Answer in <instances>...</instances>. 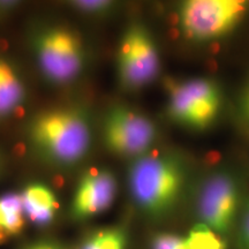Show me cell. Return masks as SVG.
<instances>
[{"label":"cell","mask_w":249,"mask_h":249,"mask_svg":"<svg viewBox=\"0 0 249 249\" xmlns=\"http://www.w3.org/2000/svg\"><path fill=\"white\" fill-rule=\"evenodd\" d=\"M30 139L46 160L67 166L82 160L91 144V127L80 108L46 111L34 120Z\"/></svg>","instance_id":"obj_1"},{"label":"cell","mask_w":249,"mask_h":249,"mask_svg":"<svg viewBox=\"0 0 249 249\" xmlns=\"http://www.w3.org/2000/svg\"><path fill=\"white\" fill-rule=\"evenodd\" d=\"M134 200L150 216L166 214L176 207L185 186V167L172 155L150 154L134 160L129 169Z\"/></svg>","instance_id":"obj_2"},{"label":"cell","mask_w":249,"mask_h":249,"mask_svg":"<svg viewBox=\"0 0 249 249\" xmlns=\"http://www.w3.org/2000/svg\"><path fill=\"white\" fill-rule=\"evenodd\" d=\"M167 113L174 123L203 130L216 123L222 110V93L214 81L192 79L167 86Z\"/></svg>","instance_id":"obj_3"},{"label":"cell","mask_w":249,"mask_h":249,"mask_svg":"<svg viewBox=\"0 0 249 249\" xmlns=\"http://www.w3.org/2000/svg\"><path fill=\"white\" fill-rule=\"evenodd\" d=\"M242 0H189L179 12V23L187 38L209 42L227 35L247 13Z\"/></svg>","instance_id":"obj_4"},{"label":"cell","mask_w":249,"mask_h":249,"mask_svg":"<svg viewBox=\"0 0 249 249\" xmlns=\"http://www.w3.org/2000/svg\"><path fill=\"white\" fill-rule=\"evenodd\" d=\"M40 71L54 83H66L79 75L86 55L82 42L64 27L46 28L35 40Z\"/></svg>","instance_id":"obj_5"},{"label":"cell","mask_w":249,"mask_h":249,"mask_svg":"<svg viewBox=\"0 0 249 249\" xmlns=\"http://www.w3.org/2000/svg\"><path fill=\"white\" fill-rule=\"evenodd\" d=\"M118 76L127 89H139L152 82L160 71V58L154 37L135 23L124 33L118 50Z\"/></svg>","instance_id":"obj_6"},{"label":"cell","mask_w":249,"mask_h":249,"mask_svg":"<svg viewBox=\"0 0 249 249\" xmlns=\"http://www.w3.org/2000/svg\"><path fill=\"white\" fill-rule=\"evenodd\" d=\"M157 135L156 124L148 117L126 107L111 108L103 124V138L108 150L134 160L149 154Z\"/></svg>","instance_id":"obj_7"},{"label":"cell","mask_w":249,"mask_h":249,"mask_svg":"<svg viewBox=\"0 0 249 249\" xmlns=\"http://www.w3.org/2000/svg\"><path fill=\"white\" fill-rule=\"evenodd\" d=\"M239 207V187L231 174H213L204 183L198 198V213L214 232L224 234L234 225Z\"/></svg>","instance_id":"obj_8"},{"label":"cell","mask_w":249,"mask_h":249,"mask_svg":"<svg viewBox=\"0 0 249 249\" xmlns=\"http://www.w3.org/2000/svg\"><path fill=\"white\" fill-rule=\"evenodd\" d=\"M117 194V179L110 170H90L80 180L73 200L77 218L95 216L110 208Z\"/></svg>","instance_id":"obj_9"},{"label":"cell","mask_w":249,"mask_h":249,"mask_svg":"<svg viewBox=\"0 0 249 249\" xmlns=\"http://www.w3.org/2000/svg\"><path fill=\"white\" fill-rule=\"evenodd\" d=\"M21 198L26 217L39 225L51 222L58 210V201L54 193L44 185L35 183L28 186Z\"/></svg>","instance_id":"obj_10"},{"label":"cell","mask_w":249,"mask_h":249,"mask_svg":"<svg viewBox=\"0 0 249 249\" xmlns=\"http://www.w3.org/2000/svg\"><path fill=\"white\" fill-rule=\"evenodd\" d=\"M24 99V87L17 71L0 59V118L13 114Z\"/></svg>","instance_id":"obj_11"},{"label":"cell","mask_w":249,"mask_h":249,"mask_svg":"<svg viewBox=\"0 0 249 249\" xmlns=\"http://www.w3.org/2000/svg\"><path fill=\"white\" fill-rule=\"evenodd\" d=\"M26 223L21 195L7 194L0 197V244L20 234Z\"/></svg>","instance_id":"obj_12"},{"label":"cell","mask_w":249,"mask_h":249,"mask_svg":"<svg viewBox=\"0 0 249 249\" xmlns=\"http://www.w3.org/2000/svg\"><path fill=\"white\" fill-rule=\"evenodd\" d=\"M185 241L191 249H227V242L222 234L203 223L193 226Z\"/></svg>","instance_id":"obj_13"},{"label":"cell","mask_w":249,"mask_h":249,"mask_svg":"<svg viewBox=\"0 0 249 249\" xmlns=\"http://www.w3.org/2000/svg\"><path fill=\"white\" fill-rule=\"evenodd\" d=\"M82 249H126V234L120 229H107L90 236Z\"/></svg>","instance_id":"obj_14"},{"label":"cell","mask_w":249,"mask_h":249,"mask_svg":"<svg viewBox=\"0 0 249 249\" xmlns=\"http://www.w3.org/2000/svg\"><path fill=\"white\" fill-rule=\"evenodd\" d=\"M152 249H191L187 246L185 239L179 236L163 233L158 234L152 241Z\"/></svg>","instance_id":"obj_15"},{"label":"cell","mask_w":249,"mask_h":249,"mask_svg":"<svg viewBox=\"0 0 249 249\" xmlns=\"http://www.w3.org/2000/svg\"><path fill=\"white\" fill-rule=\"evenodd\" d=\"M74 6L86 13L103 14L112 8V2L110 1H75Z\"/></svg>","instance_id":"obj_16"},{"label":"cell","mask_w":249,"mask_h":249,"mask_svg":"<svg viewBox=\"0 0 249 249\" xmlns=\"http://www.w3.org/2000/svg\"><path fill=\"white\" fill-rule=\"evenodd\" d=\"M240 113L244 119L249 124V80L244 87L240 98Z\"/></svg>","instance_id":"obj_17"},{"label":"cell","mask_w":249,"mask_h":249,"mask_svg":"<svg viewBox=\"0 0 249 249\" xmlns=\"http://www.w3.org/2000/svg\"><path fill=\"white\" fill-rule=\"evenodd\" d=\"M242 231H244V240H245V244L247 246V248L249 249V210L247 214H246L245 217V220H244V229H242Z\"/></svg>","instance_id":"obj_18"},{"label":"cell","mask_w":249,"mask_h":249,"mask_svg":"<svg viewBox=\"0 0 249 249\" xmlns=\"http://www.w3.org/2000/svg\"><path fill=\"white\" fill-rule=\"evenodd\" d=\"M28 249H57L54 247L53 245H50V244H37V245H34L29 247Z\"/></svg>","instance_id":"obj_19"}]
</instances>
